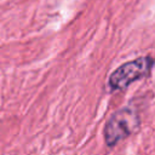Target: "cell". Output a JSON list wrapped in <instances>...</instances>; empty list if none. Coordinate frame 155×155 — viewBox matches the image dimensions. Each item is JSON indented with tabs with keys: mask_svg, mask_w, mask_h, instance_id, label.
Masks as SVG:
<instances>
[{
	"mask_svg": "<svg viewBox=\"0 0 155 155\" xmlns=\"http://www.w3.org/2000/svg\"><path fill=\"white\" fill-rule=\"evenodd\" d=\"M139 125L140 117L136 109L131 107H124L116 110L108 119L103 130L105 144L108 147L116 145L119 142L126 139L128 136L136 132Z\"/></svg>",
	"mask_w": 155,
	"mask_h": 155,
	"instance_id": "obj_1",
	"label": "cell"
},
{
	"mask_svg": "<svg viewBox=\"0 0 155 155\" xmlns=\"http://www.w3.org/2000/svg\"><path fill=\"white\" fill-rule=\"evenodd\" d=\"M153 65V59L149 56L137 57L132 61L119 65L109 76V87L111 91L127 88L131 84L140 80L149 74Z\"/></svg>",
	"mask_w": 155,
	"mask_h": 155,
	"instance_id": "obj_2",
	"label": "cell"
}]
</instances>
